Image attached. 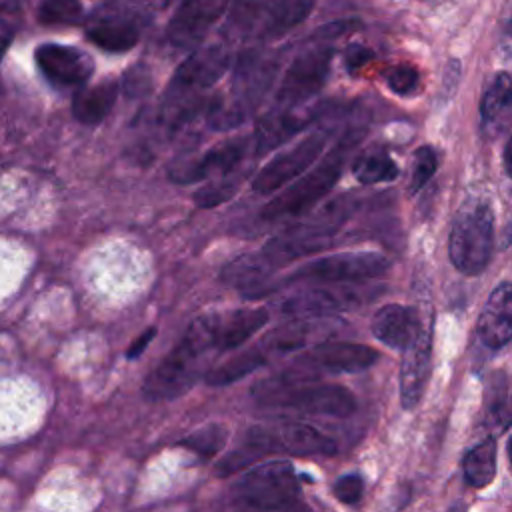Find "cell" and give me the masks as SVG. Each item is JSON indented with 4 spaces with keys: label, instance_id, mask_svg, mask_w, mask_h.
Listing matches in <instances>:
<instances>
[{
    "label": "cell",
    "instance_id": "6da1fadb",
    "mask_svg": "<svg viewBox=\"0 0 512 512\" xmlns=\"http://www.w3.org/2000/svg\"><path fill=\"white\" fill-rule=\"evenodd\" d=\"M216 352H220L218 312H208L188 326L172 352L146 376L144 394L150 400H174L182 396L196 384Z\"/></svg>",
    "mask_w": 512,
    "mask_h": 512
},
{
    "label": "cell",
    "instance_id": "7a4b0ae2",
    "mask_svg": "<svg viewBox=\"0 0 512 512\" xmlns=\"http://www.w3.org/2000/svg\"><path fill=\"white\" fill-rule=\"evenodd\" d=\"M310 374L296 366L256 382L254 398L264 406L302 410L310 414L346 418L356 410L354 394L336 384H310Z\"/></svg>",
    "mask_w": 512,
    "mask_h": 512
},
{
    "label": "cell",
    "instance_id": "3957f363",
    "mask_svg": "<svg viewBox=\"0 0 512 512\" xmlns=\"http://www.w3.org/2000/svg\"><path fill=\"white\" fill-rule=\"evenodd\" d=\"M230 54L220 44L198 46L178 66L164 96V118L172 128L188 122L200 108L202 94L228 70Z\"/></svg>",
    "mask_w": 512,
    "mask_h": 512
},
{
    "label": "cell",
    "instance_id": "277c9868",
    "mask_svg": "<svg viewBox=\"0 0 512 512\" xmlns=\"http://www.w3.org/2000/svg\"><path fill=\"white\" fill-rule=\"evenodd\" d=\"M494 216L486 202L464 206L454 218L448 252L452 264L468 276L480 274L492 256Z\"/></svg>",
    "mask_w": 512,
    "mask_h": 512
},
{
    "label": "cell",
    "instance_id": "5b68a950",
    "mask_svg": "<svg viewBox=\"0 0 512 512\" xmlns=\"http://www.w3.org/2000/svg\"><path fill=\"white\" fill-rule=\"evenodd\" d=\"M310 332H312V326L306 322V318H298V322L294 320L290 324H284L272 330L270 334H266L264 338H260L248 350L232 356L224 364L206 372L204 378L210 386H226L234 380H240L246 374L258 370L262 364L302 348L308 342Z\"/></svg>",
    "mask_w": 512,
    "mask_h": 512
},
{
    "label": "cell",
    "instance_id": "8992f818",
    "mask_svg": "<svg viewBox=\"0 0 512 512\" xmlns=\"http://www.w3.org/2000/svg\"><path fill=\"white\" fill-rule=\"evenodd\" d=\"M348 148H350V142H342L324 160H320L310 172H306L304 176L300 174L296 182H292L284 192L274 196L264 206L262 218L282 220L288 216H298L304 210L312 208L338 182Z\"/></svg>",
    "mask_w": 512,
    "mask_h": 512
},
{
    "label": "cell",
    "instance_id": "52a82bcc",
    "mask_svg": "<svg viewBox=\"0 0 512 512\" xmlns=\"http://www.w3.org/2000/svg\"><path fill=\"white\" fill-rule=\"evenodd\" d=\"M300 484L290 462L276 460L260 464L232 486L238 506L250 510H280L296 504Z\"/></svg>",
    "mask_w": 512,
    "mask_h": 512
},
{
    "label": "cell",
    "instance_id": "ba28073f",
    "mask_svg": "<svg viewBox=\"0 0 512 512\" xmlns=\"http://www.w3.org/2000/svg\"><path fill=\"white\" fill-rule=\"evenodd\" d=\"M332 48L326 44H314L302 50L282 76L276 92L278 108H296L310 100L326 82L330 72Z\"/></svg>",
    "mask_w": 512,
    "mask_h": 512
},
{
    "label": "cell",
    "instance_id": "9c48e42d",
    "mask_svg": "<svg viewBox=\"0 0 512 512\" xmlns=\"http://www.w3.org/2000/svg\"><path fill=\"white\" fill-rule=\"evenodd\" d=\"M390 268L386 256L378 252H344L308 262L290 274L288 282H364L382 276Z\"/></svg>",
    "mask_w": 512,
    "mask_h": 512
},
{
    "label": "cell",
    "instance_id": "30bf717a",
    "mask_svg": "<svg viewBox=\"0 0 512 512\" xmlns=\"http://www.w3.org/2000/svg\"><path fill=\"white\" fill-rule=\"evenodd\" d=\"M380 290L356 286L354 282H340V286L332 288H310L304 292H296L282 300L278 310L290 318H316L336 312H346L362 306L364 302L378 296Z\"/></svg>",
    "mask_w": 512,
    "mask_h": 512
},
{
    "label": "cell",
    "instance_id": "8fae6325",
    "mask_svg": "<svg viewBox=\"0 0 512 512\" xmlns=\"http://www.w3.org/2000/svg\"><path fill=\"white\" fill-rule=\"evenodd\" d=\"M324 144L326 132L318 130L302 138L298 144L282 150L258 170V174L252 180V190L258 194H270L282 188L284 184L292 182L312 166V162L320 156Z\"/></svg>",
    "mask_w": 512,
    "mask_h": 512
},
{
    "label": "cell",
    "instance_id": "7c38bea8",
    "mask_svg": "<svg viewBox=\"0 0 512 512\" xmlns=\"http://www.w3.org/2000/svg\"><path fill=\"white\" fill-rule=\"evenodd\" d=\"M228 4L230 0H182L166 26L168 42L180 50L198 48Z\"/></svg>",
    "mask_w": 512,
    "mask_h": 512
},
{
    "label": "cell",
    "instance_id": "4fadbf2b",
    "mask_svg": "<svg viewBox=\"0 0 512 512\" xmlns=\"http://www.w3.org/2000/svg\"><path fill=\"white\" fill-rule=\"evenodd\" d=\"M378 360V352L372 346L356 342H320L308 352L300 354L292 366L316 374H342V372H360L370 368Z\"/></svg>",
    "mask_w": 512,
    "mask_h": 512
},
{
    "label": "cell",
    "instance_id": "5bb4252c",
    "mask_svg": "<svg viewBox=\"0 0 512 512\" xmlns=\"http://www.w3.org/2000/svg\"><path fill=\"white\" fill-rule=\"evenodd\" d=\"M248 140L246 138H236V140H228L222 142L220 146H214L198 156L192 158H182L176 160L170 168V180L176 184H192L210 176H224L230 174L236 164L244 158L246 150H248Z\"/></svg>",
    "mask_w": 512,
    "mask_h": 512
},
{
    "label": "cell",
    "instance_id": "9a60e30c",
    "mask_svg": "<svg viewBox=\"0 0 512 512\" xmlns=\"http://www.w3.org/2000/svg\"><path fill=\"white\" fill-rule=\"evenodd\" d=\"M34 60L38 70L58 86H80L94 72V62L84 50L56 42L40 44Z\"/></svg>",
    "mask_w": 512,
    "mask_h": 512
},
{
    "label": "cell",
    "instance_id": "2e32d148",
    "mask_svg": "<svg viewBox=\"0 0 512 512\" xmlns=\"http://www.w3.org/2000/svg\"><path fill=\"white\" fill-rule=\"evenodd\" d=\"M432 368V332L430 326H420L418 334L408 342L400 364V398L406 410L414 408L426 388Z\"/></svg>",
    "mask_w": 512,
    "mask_h": 512
},
{
    "label": "cell",
    "instance_id": "e0dca14e",
    "mask_svg": "<svg viewBox=\"0 0 512 512\" xmlns=\"http://www.w3.org/2000/svg\"><path fill=\"white\" fill-rule=\"evenodd\" d=\"M86 38L106 52H128L138 44L140 28L130 10L108 8L88 20Z\"/></svg>",
    "mask_w": 512,
    "mask_h": 512
},
{
    "label": "cell",
    "instance_id": "ac0fdd59",
    "mask_svg": "<svg viewBox=\"0 0 512 512\" xmlns=\"http://www.w3.org/2000/svg\"><path fill=\"white\" fill-rule=\"evenodd\" d=\"M272 452H288L294 456H330L336 452V442L320 430L302 422L264 424Z\"/></svg>",
    "mask_w": 512,
    "mask_h": 512
},
{
    "label": "cell",
    "instance_id": "d6986e66",
    "mask_svg": "<svg viewBox=\"0 0 512 512\" xmlns=\"http://www.w3.org/2000/svg\"><path fill=\"white\" fill-rule=\"evenodd\" d=\"M476 334L492 350L512 340V282L498 284L488 296L478 316Z\"/></svg>",
    "mask_w": 512,
    "mask_h": 512
},
{
    "label": "cell",
    "instance_id": "ffe728a7",
    "mask_svg": "<svg viewBox=\"0 0 512 512\" xmlns=\"http://www.w3.org/2000/svg\"><path fill=\"white\" fill-rule=\"evenodd\" d=\"M422 320L414 308L402 304H386L372 318V334L386 346L404 350L418 334Z\"/></svg>",
    "mask_w": 512,
    "mask_h": 512
},
{
    "label": "cell",
    "instance_id": "44dd1931",
    "mask_svg": "<svg viewBox=\"0 0 512 512\" xmlns=\"http://www.w3.org/2000/svg\"><path fill=\"white\" fill-rule=\"evenodd\" d=\"M296 108H274L268 116L262 118L254 132V152L256 156L270 152L272 148L290 140L296 132L304 130L312 120V112H300Z\"/></svg>",
    "mask_w": 512,
    "mask_h": 512
},
{
    "label": "cell",
    "instance_id": "7402d4cb",
    "mask_svg": "<svg viewBox=\"0 0 512 512\" xmlns=\"http://www.w3.org/2000/svg\"><path fill=\"white\" fill-rule=\"evenodd\" d=\"M268 322V312L264 308H236L228 312H218V346L220 352L234 350L242 346L254 332H258Z\"/></svg>",
    "mask_w": 512,
    "mask_h": 512
},
{
    "label": "cell",
    "instance_id": "603a6c76",
    "mask_svg": "<svg viewBox=\"0 0 512 512\" xmlns=\"http://www.w3.org/2000/svg\"><path fill=\"white\" fill-rule=\"evenodd\" d=\"M118 82L102 80L94 86L80 88L72 98V114L82 124H98L112 110L118 98Z\"/></svg>",
    "mask_w": 512,
    "mask_h": 512
},
{
    "label": "cell",
    "instance_id": "cb8c5ba5",
    "mask_svg": "<svg viewBox=\"0 0 512 512\" xmlns=\"http://www.w3.org/2000/svg\"><path fill=\"white\" fill-rule=\"evenodd\" d=\"M314 10V0H270L260 36L264 40H276L302 24Z\"/></svg>",
    "mask_w": 512,
    "mask_h": 512
},
{
    "label": "cell",
    "instance_id": "d4e9b609",
    "mask_svg": "<svg viewBox=\"0 0 512 512\" xmlns=\"http://www.w3.org/2000/svg\"><path fill=\"white\" fill-rule=\"evenodd\" d=\"M486 422L496 430L512 424V386L502 372L494 374L486 388Z\"/></svg>",
    "mask_w": 512,
    "mask_h": 512
},
{
    "label": "cell",
    "instance_id": "484cf974",
    "mask_svg": "<svg viewBox=\"0 0 512 512\" xmlns=\"http://www.w3.org/2000/svg\"><path fill=\"white\" fill-rule=\"evenodd\" d=\"M462 472L470 486H488L496 474V442L484 440L478 446H474L462 462Z\"/></svg>",
    "mask_w": 512,
    "mask_h": 512
},
{
    "label": "cell",
    "instance_id": "4316f807",
    "mask_svg": "<svg viewBox=\"0 0 512 512\" xmlns=\"http://www.w3.org/2000/svg\"><path fill=\"white\" fill-rule=\"evenodd\" d=\"M352 174L362 184L390 182L398 176L396 162L384 150H368L360 154L352 164Z\"/></svg>",
    "mask_w": 512,
    "mask_h": 512
},
{
    "label": "cell",
    "instance_id": "83f0119b",
    "mask_svg": "<svg viewBox=\"0 0 512 512\" xmlns=\"http://www.w3.org/2000/svg\"><path fill=\"white\" fill-rule=\"evenodd\" d=\"M36 18L44 26H78L84 20L80 0H40Z\"/></svg>",
    "mask_w": 512,
    "mask_h": 512
},
{
    "label": "cell",
    "instance_id": "f1b7e54d",
    "mask_svg": "<svg viewBox=\"0 0 512 512\" xmlns=\"http://www.w3.org/2000/svg\"><path fill=\"white\" fill-rule=\"evenodd\" d=\"M512 104V76L508 72H500L494 76L490 86L486 88L482 102H480V114L484 120H496L508 106Z\"/></svg>",
    "mask_w": 512,
    "mask_h": 512
},
{
    "label": "cell",
    "instance_id": "f546056e",
    "mask_svg": "<svg viewBox=\"0 0 512 512\" xmlns=\"http://www.w3.org/2000/svg\"><path fill=\"white\" fill-rule=\"evenodd\" d=\"M226 436H228V432L222 424H208V426L192 432L184 440H180V444L186 446L188 450L200 454L202 458H210L226 444Z\"/></svg>",
    "mask_w": 512,
    "mask_h": 512
},
{
    "label": "cell",
    "instance_id": "4dcf8cb0",
    "mask_svg": "<svg viewBox=\"0 0 512 512\" xmlns=\"http://www.w3.org/2000/svg\"><path fill=\"white\" fill-rule=\"evenodd\" d=\"M238 182L234 178H230L228 174H224L222 178L210 182L208 186H202L196 194H194V202L200 208H212L218 206L222 202H226L228 198H232L236 194Z\"/></svg>",
    "mask_w": 512,
    "mask_h": 512
},
{
    "label": "cell",
    "instance_id": "1f68e13d",
    "mask_svg": "<svg viewBox=\"0 0 512 512\" xmlns=\"http://www.w3.org/2000/svg\"><path fill=\"white\" fill-rule=\"evenodd\" d=\"M438 168V158L436 152L430 146H420L414 152V162H412V176H410V184L408 190L412 194H416L422 186H426V182L434 176Z\"/></svg>",
    "mask_w": 512,
    "mask_h": 512
},
{
    "label": "cell",
    "instance_id": "d6a6232c",
    "mask_svg": "<svg viewBox=\"0 0 512 512\" xmlns=\"http://www.w3.org/2000/svg\"><path fill=\"white\" fill-rule=\"evenodd\" d=\"M388 88L400 96H408L412 94L416 88H418V82H420V74L414 66H408V64H400V66H394L390 72H388Z\"/></svg>",
    "mask_w": 512,
    "mask_h": 512
},
{
    "label": "cell",
    "instance_id": "836d02e7",
    "mask_svg": "<svg viewBox=\"0 0 512 512\" xmlns=\"http://www.w3.org/2000/svg\"><path fill=\"white\" fill-rule=\"evenodd\" d=\"M362 490H364V482L360 476L356 474H348V476H340L334 486H332V492L334 496L344 502V504H356L362 496Z\"/></svg>",
    "mask_w": 512,
    "mask_h": 512
},
{
    "label": "cell",
    "instance_id": "e575fe53",
    "mask_svg": "<svg viewBox=\"0 0 512 512\" xmlns=\"http://www.w3.org/2000/svg\"><path fill=\"white\" fill-rule=\"evenodd\" d=\"M374 58V52L362 44H352L348 46V50L344 52V62H346V68L350 72L354 70H360L364 64H368L370 60Z\"/></svg>",
    "mask_w": 512,
    "mask_h": 512
},
{
    "label": "cell",
    "instance_id": "d590c367",
    "mask_svg": "<svg viewBox=\"0 0 512 512\" xmlns=\"http://www.w3.org/2000/svg\"><path fill=\"white\" fill-rule=\"evenodd\" d=\"M124 86H126V92L130 94H144V90H148V74L140 68H132L126 72L124 76Z\"/></svg>",
    "mask_w": 512,
    "mask_h": 512
},
{
    "label": "cell",
    "instance_id": "8d00e7d4",
    "mask_svg": "<svg viewBox=\"0 0 512 512\" xmlns=\"http://www.w3.org/2000/svg\"><path fill=\"white\" fill-rule=\"evenodd\" d=\"M154 334H156V328H148L146 332H142V334L130 344V348L126 350V358H138V356L148 348V344L152 342Z\"/></svg>",
    "mask_w": 512,
    "mask_h": 512
},
{
    "label": "cell",
    "instance_id": "74e56055",
    "mask_svg": "<svg viewBox=\"0 0 512 512\" xmlns=\"http://www.w3.org/2000/svg\"><path fill=\"white\" fill-rule=\"evenodd\" d=\"M116 2L126 6L130 12H134V10H156L164 6L168 0H116Z\"/></svg>",
    "mask_w": 512,
    "mask_h": 512
},
{
    "label": "cell",
    "instance_id": "f35d334b",
    "mask_svg": "<svg viewBox=\"0 0 512 512\" xmlns=\"http://www.w3.org/2000/svg\"><path fill=\"white\" fill-rule=\"evenodd\" d=\"M20 16V0H0V20L6 24Z\"/></svg>",
    "mask_w": 512,
    "mask_h": 512
},
{
    "label": "cell",
    "instance_id": "ab89813d",
    "mask_svg": "<svg viewBox=\"0 0 512 512\" xmlns=\"http://www.w3.org/2000/svg\"><path fill=\"white\" fill-rule=\"evenodd\" d=\"M502 160H504V170H506V174L512 178V136H510V140H508L506 146H504Z\"/></svg>",
    "mask_w": 512,
    "mask_h": 512
},
{
    "label": "cell",
    "instance_id": "60d3db41",
    "mask_svg": "<svg viewBox=\"0 0 512 512\" xmlns=\"http://www.w3.org/2000/svg\"><path fill=\"white\" fill-rule=\"evenodd\" d=\"M10 32H0V62H2V56H4V50H6V46H8V42H10ZM0 92H2V82H0Z\"/></svg>",
    "mask_w": 512,
    "mask_h": 512
},
{
    "label": "cell",
    "instance_id": "b9f144b4",
    "mask_svg": "<svg viewBox=\"0 0 512 512\" xmlns=\"http://www.w3.org/2000/svg\"><path fill=\"white\" fill-rule=\"evenodd\" d=\"M506 452H508V460H510V466H512V436L508 438V444H506Z\"/></svg>",
    "mask_w": 512,
    "mask_h": 512
}]
</instances>
